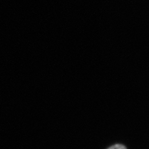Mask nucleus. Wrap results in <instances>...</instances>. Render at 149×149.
I'll return each mask as SVG.
<instances>
[{"instance_id":"obj_1","label":"nucleus","mask_w":149,"mask_h":149,"mask_svg":"<svg viewBox=\"0 0 149 149\" xmlns=\"http://www.w3.org/2000/svg\"><path fill=\"white\" fill-rule=\"evenodd\" d=\"M108 149H127V148L123 145H121V144H116V145L111 146Z\"/></svg>"}]
</instances>
